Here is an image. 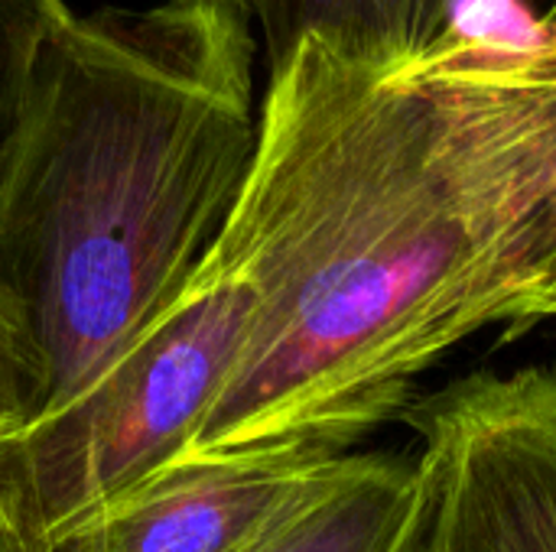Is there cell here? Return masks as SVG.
Listing matches in <instances>:
<instances>
[{"mask_svg": "<svg viewBox=\"0 0 556 552\" xmlns=\"http://www.w3.org/2000/svg\"><path fill=\"white\" fill-rule=\"evenodd\" d=\"M39 413V371L13 299L0 290V446Z\"/></svg>", "mask_w": 556, "mask_h": 552, "instance_id": "obj_9", "label": "cell"}, {"mask_svg": "<svg viewBox=\"0 0 556 552\" xmlns=\"http://www.w3.org/2000/svg\"><path fill=\"white\" fill-rule=\"evenodd\" d=\"M424 508L417 455L352 452L345 472L261 552H414Z\"/></svg>", "mask_w": 556, "mask_h": 552, "instance_id": "obj_6", "label": "cell"}, {"mask_svg": "<svg viewBox=\"0 0 556 552\" xmlns=\"http://www.w3.org/2000/svg\"><path fill=\"white\" fill-rule=\"evenodd\" d=\"M336 449H264L166 465L33 552H261L349 465Z\"/></svg>", "mask_w": 556, "mask_h": 552, "instance_id": "obj_5", "label": "cell"}, {"mask_svg": "<svg viewBox=\"0 0 556 552\" xmlns=\"http://www.w3.org/2000/svg\"><path fill=\"white\" fill-rule=\"evenodd\" d=\"M72 16L65 0H0V156L23 117L42 55Z\"/></svg>", "mask_w": 556, "mask_h": 552, "instance_id": "obj_8", "label": "cell"}, {"mask_svg": "<svg viewBox=\"0 0 556 552\" xmlns=\"http://www.w3.org/2000/svg\"><path fill=\"white\" fill-rule=\"evenodd\" d=\"M0 552H10V550H7V543H3V540H0Z\"/></svg>", "mask_w": 556, "mask_h": 552, "instance_id": "obj_12", "label": "cell"}, {"mask_svg": "<svg viewBox=\"0 0 556 552\" xmlns=\"http://www.w3.org/2000/svg\"><path fill=\"white\" fill-rule=\"evenodd\" d=\"M261 286L241 244L218 241L176 293L72 400L0 446V540L33 552L173 465L225 394Z\"/></svg>", "mask_w": 556, "mask_h": 552, "instance_id": "obj_3", "label": "cell"}, {"mask_svg": "<svg viewBox=\"0 0 556 552\" xmlns=\"http://www.w3.org/2000/svg\"><path fill=\"white\" fill-rule=\"evenodd\" d=\"M244 0L72 16L0 156V290L72 400L199 270L257 146Z\"/></svg>", "mask_w": 556, "mask_h": 552, "instance_id": "obj_2", "label": "cell"}, {"mask_svg": "<svg viewBox=\"0 0 556 552\" xmlns=\"http://www.w3.org/2000/svg\"><path fill=\"white\" fill-rule=\"evenodd\" d=\"M225 228L261 309L173 465L349 452L469 335L556 319V33L453 20L394 59L306 36Z\"/></svg>", "mask_w": 556, "mask_h": 552, "instance_id": "obj_1", "label": "cell"}, {"mask_svg": "<svg viewBox=\"0 0 556 552\" xmlns=\"http://www.w3.org/2000/svg\"><path fill=\"white\" fill-rule=\"evenodd\" d=\"M414 7H417V20H420L427 42H433L453 23L450 16H453L456 0H414Z\"/></svg>", "mask_w": 556, "mask_h": 552, "instance_id": "obj_10", "label": "cell"}, {"mask_svg": "<svg viewBox=\"0 0 556 552\" xmlns=\"http://www.w3.org/2000/svg\"><path fill=\"white\" fill-rule=\"evenodd\" d=\"M541 23H544L547 29H554V33H556V0L551 3V7H547V13L541 16Z\"/></svg>", "mask_w": 556, "mask_h": 552, "instance_id": "obj_11", "label": "cell"}, {"mask_svg": "<svg viewBox=\"0 0 556 552\" xmlns=\"http://www.w3.org/2000/svg\"><path fill=\"white\" fill-rule=\"evenodd\" d=\"M404 420L427 482L414 552H556L554 371H476Z\"/></svg>", "mask_w": 556, "mask_h": 552, "instance_id": "obj_4", "label": "cell"}, {"mask_svg": "<svg viewBox=\"0 0 556 552\" xmlns=\"http://www.w3.org/2000/svg\"><path fill=\"white\" fill-rule=\"evenodd\" d=\"M261 29L267 68H277L306 36L365 59H394L427 42L414 0H244Z\"/></svg>", "mask_w": 556, "mask_h": 552, "instance_id": "obj_7", "label": "cell"}]
</instances>
